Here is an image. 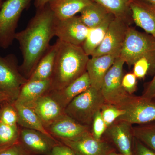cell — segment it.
Returning <instances> with one entry per match:
<instances>
[{
	"instance_id": "5b68a950",
	"label": "cell",
	"mask_w": 155,
	"mask_h": 155,
	"mask_svg": "<svg viewBox=\"0 0 155 155\" xmlns=\"http://www.w3.org/2000/svg\"><path fill=\"white\" fill-rule=\"evenodd\" d=\"M32 0H5L0 8V47L7 49L15 39L16 29L22 12Z\"/></svg>"
},
{
	"instance_id": "7bdbcfd3",
	"label": "cell",
	"mask_w": 155,
	"mask_h": 155,
	"mask_svg": "<svg viewBox=\"0 0 155 155\" xmlns=\"http://www.w3.org/2000/svg\"><path fill=\"white\" fill-rule=\"evenodd\" d=\"M155 101V99H154Z\"/></svg>"
},
{
	"instance_id": "ba28073f",
	"label": "cell",
	"mask_w": 155,
	"mask_h": 155,
	"mask_svg": "<svg viewBox=\"0 0 155 155\" xmlns=\"http://www.w3.org/2000/svg\"><path fill=\"white\" fill-rule=\"evenodd\" d=\"M120 109L125 111V114L116 121H124L132 125L155 122L154 100L132 95Z\"/></svg>"
},
{
	"instance_id": "1f68e13d",
	"label": "cell",
	"mask_w": 155,
	"mask_h": 155,
	"mask_svg": "<svg viewBox=\"0 0 155 155\" xmlns=\"http://www.w3.org/2000/svg\"><path fill=\"white\" fill-rule=\"evenodd\" d=\"M137 78L132 73H128L124 75L122 78V87L128 94L132 95L136 90Z\"/></svg>"
},
{
	"instance_id": "d6a6232c",
	"label": "cell",
	"mask_w": 155,
	"mask_h": 155,
	"mask_svg": "<svg viewBox=\"0 0 155 155\" xmlns=\"http://www.w3.org/2000/svg\"><path fill=\"white\" fill-rule=\"evenodd\" d=\"M132 155H155V152L134 137Z\"/></svg>"
},
{
	"instance_id": "9c48e42d",
	"label": "cell",
	"mask_w": 155,
	"mask_h": 155,
	"mask_svg": "<svg viewBox=\"0 0 155 155\" xmlns=\"http://www.w3.org/2000/svg\"><path fill=\"white\" fill-rule=\"evenodd\" d=\"M130 22L125 19L115 17L110 23L101 44L91 55V57H98L115 53L120 54L130 26Z\"/></svg>"
},
{
	"instance_id": "d6986e66",
	"label": "cell",
	"mask_w": 155,
	"mask_h": 155,
	"mask_svg": "<svg viewBox=\"0 0 155 155\" xmlns=\"http://www.w3.org/2000/svg\"><path fill=\"white\" fill-rule=\"evenodd\" d=\"M91 87L87 72L66 87L60 90L51 91L50 94L64 109L73 99Z\"/></svg>"
},
{
	"instance_id": "e575fe53",
	"label": "cell",
	"mask_w": 155,
	"mask_h": 155,
	"mask_svg": "<svg viewBox=\"0 0 155 155\" xmlns=\"http://www.w3.org/2000/svg\"><path fill=\"white\" fill-rule=\"evenodd\" d=\"M49 155H76L68 146L59 141V143L53 147Z\"/></svg>"
},
{
	"instance_id": "44dd1931",
	"label": "cell",
	"mask_w": 155,
	"mask_h": 155,
	"mask_svg": "<svg viewBox=\"0 0 155 155\" xmlns=\"http://www.w3.org/2000/svg\"><path fill=\"white\" fill-rule=\"evenodd\" d=\"M57 51V43L51 45L28 78L29 81L51 79L54 70Z\"/></svg>"
},
{
	"instance_id": "8d00e7d4",
	"label": "cell",
	"mask_w": 155,
	"mask_h": 155,
	"mask_svg": "<svg viewBox=\"0 0 155 155\" xmlns=\"http://www.w3.org/2000/svg\"><path fill=\"white\" fill-rule=\"evenodd\" d=\"M51 0H35V6L37 9L41 8L48 5Z\"/></svg>"
},
{
	"instance_id": "cb8c5ba5",
	"label": "cell",
	"mask_w": 155,
	"mask_h": 155,
	"mask_svg": "<svg viewBox=\"0 0 155 155\" xmlns=\"http://www.w3.org/2000/svg\"><path fill=\"white\" fill-rule=\"evenodd\" d=\"M14 104L18 113V125L24 128L38 130L52 136L46 130L40 119L32 108Z\"/></svg>"
},
{
	"instance_id": "7402d4cb",
	"label": "cell",
	"mask_w": 155,
	"mask_h": 155,
	"mask_svg": "<svg viewBox=\"0 0 155 155\" xmlns=\"http://www.w3.org/2000/svg\"><path fill=\"white\" fill-rule=\"evenodd\" d=\"M114 18V15L111 14L98 26L90 29L86 39L81 45V47L87 55L91 56L101 44L109 25Z\"/></svg>"
},
{
	"instance_id": "9a60e30c",
	"label": "cell",
	"mask_w": 155,
	"mask_h": 155,
	"mask_svg": "<svg viewBox=\"0 0 155 155\" xmlns=\"http://www.w3.org/2000/svg\"><path fill=\"white\" fill-rule=\"evenodd\" d=\"M119 56L120 53H115L91 57L89 59L87 64L86 72L89 77L91 87L101 90L106 73Z\"/></svg>"
},
{
	"instance_id": "83f0119b",
	"label": "cell",
	"mask_w": 155,
	"mask_h": 155,
	"mask_svg": "<svg viewBox=\"0 0 155 155\" xmlns=\"http://www.w3.org/2000/svg\"><path fill=\"white\" fill-rule=\"evenodd\" d=\"M18 119L14 103L6 101L0 104V121L11 126H18Z\"/></svg>"
},
{
	"instance_id": "ab89813d",
	"label": "cell",
	"mask_w": 155,
	"mask_h": 155,
	"mask_svg": "<svg viewBox=\"0 0 155 155\" xmlns=\"http://www.w3.org/2000/svg\"><path fill=\"white\" fill-rule=\"evenodd\" d=\"M108 155H122V154L120 153H117L116 152L114 151L113 152L111 153H110Z\"/></svg>"
},
{
	"instance_id": "603a6c76",
	"label": "cell",
	"mask_w": 155,
	"mask_h": 155,
	"mask_svg": "<svg viewBox=\"0 0 155 155\" xmlns=\"http://www.w3.org/2000/svg\"><path fill=\"white\" fill-rule=\"evenodd\" d=\"M81 19L87 28H95L113 14L98 3L93 2L80 12Z\"/></svg>"
},
{
	"instance_id": "b9f144b4",
	"label": "cell",
	"mask_w": 155,
	"mask_h": 155,
	"mask_svg": "<svg viewBox=\"0 0 155 155\" xmlns=\"http://www.w3.org/2000/svg\"><path fill=\"white\" fill-rule=\"evenodd\" d=\"M2 1H3V2H4V1H5V0H2Z\"/></svg>"
},
{
	"instance_id": "ac0fdd59",
	"label": "cell",
	"mask_w": 155,
	"mask_h": 155,
	"mask_svg": "<svg viewBox=\"0 0 155 155\" xmlns=\"http://www.w3.org/2000/svg\"><path fill=\"white\" fill-rule=\"evenodd\" d=\"M51 90V79L27 81L22 85L15 104L31 107L38 99Z\"/></svg>"
},
{
	"instance_id": "e0dca14e",
	"label": "cell",
	"mask_w": 155,
	"mask_h": 155,
	"mask_svg": "<svg viewBox=\"0 0 155 155\" xmlns=\"http://www.w3.org/2000/svg\"><path fill=\"white\" fill-rule=\"evenodd\" d=\"M31 108L36 113L45 129L65 114L64 109L49 92L38 99Z\"/></svg>"
},
{
	"instance_id": "7a4b0ae2",
	"label": "cell",
	"mask_w": 155,
	"mask_h": 155,
	"mask_svg": "<svg viewBox=\"0 0 155 155\" xmlns=\"http://www.w3.org/2000/svg\"><path fill=\"white\" fill-rule=\"evenodd\" d=\"M51 91L60 90L86 72L89 58L81 47L58 39Z\"/></svg>"
},
{
	"instance_id": "836d02e7",
	"label": "cell",
	"mask_w": 155,
	"mask_h": 155,
	"mask_svg": "<svg viewBox=\"0 0 155 155\" xmlns=\"http://www.w3.org/2000/svg\"><path fill=\"white\" fill-rule=\"evenodd\" d=\"M0 155H32L18 142L11 146L0 149Z\"/></svg>"
},
{
	"instance_id": "d590c367",
	"label": "cell",
	"mask_w": 155,
	"mask_h": 155,
	"mask_svg": "<svg viewBox=\"0 0 155 155\" xmlns=\"http://www.w3.org/2000/svg\"><path fill=\"white\" fill-rule=\"evenodd\" d=\"M141 96L148 99H155V72L152 80L148 84Z\"/></svg>"
},
{
	"instance_id": "8fae6325",
	"label": "cell",
	"mask_w": 155,
	"mask_h": 155,
	"mask_svg": "<svg viewBox=\"0 0 155 155\" xmlns=\"http://www.w3.org/2000/svg\"><path fill=\"white\" fill-rule=\"evenodd\" d=\"M19 142L32 155H49L53 147L59 141L40 131L21 127Z\"/></svg>"
},
{
	"instance_id": "ffe728a7",
	"label": "cell",
	"mask_w": 155,
	"mask_h": 155,
	"mask_svg": "<svg viewBox=\"0 0 155 155\" xmlns=\"http://www.w3.org/2000/svg\"><path fill=\"white\" fill-rule=\"evenodd\" d=\"M93 2V0H51L48 5L56 18L62 20L75 16Z\"/></svg>"
},
{
	"instance_id": "30bf717a",
	"label": "cell",
	"mask_w": 155,
	"mask_h": 155,
	"mask_svg": "<svg viewBox=\"0 0 155 155\" xmlns=\"http://www.w3.org/2000/svg\"><path fill=\"white\" fill-rule=\"evenodd\" d=\"M89 30L81 21L80 16L62 20L56 18L54 35L61 41L81 46Z\"/></svg>"
},
{
	"instance_id": "4316f807",
	"label": "cell",
	"mask_w": 155,
	"mask_h": 155,
	"mask_svg": "<svg viewBox=\"0 0 155 155\" xmlns=\"http://www.w3.org/2000/svg\"><path fill=\"white\" fill-rule=\"evenodd\" d=\"M18 126H11L0 121V149L19 142V128Z\"/></svg>"
},
{
	"instance_id": "4dcf8cb0",
	"label": "cell",
	"mask_w": 155,
	"mask_h": 155,
	"mask_svg": "<svg viewBox=\"0 0 155 155\" xmlns=\"http://www.w3.org/2000/svg\"><path fill=\"white\" fill-rule=\"evenodd\" d=\"M107 127L101 114V110L98 111L95 114L91 128L92 135L96 139L100 140L102 138L103 136L105 133Z\"/></svg>"
},
{
	"instance_id": "2e32d148",
	"label": "cell",
	"mask_w": 155,
	"mask_h": 155,
	"mask_svg": "<svg viewBox=\"0 0 155 155\" xmlns=\"http://www.w3.org/2000/svg\"><path fill=\"white\" fill-rule=\"evenodd\" d=\"M130 8L136 25L155 39V6L143 0H133Z\"/></svg>"
},
{
	"instance_id": "74e56055",
	"label": "cell",
	"mask_w": 155,
	"mask_h": 155,
	"mask_svg": "<svg viewBox=\"0 0 155 155\" xmlns=\"http://www.w3.org/2000/svg\"><path fill=\"white\" fill-rule=\"evenodd\" d=\"M6 101H9L8 99L4 94L0 91V104Z\"/></svg>"
},
{
	"instance_id": "6da1fadb",
	"label": "cell",
	"mask_w": 155,
	"mask_h": 155,
	"mask_svg": "<svg viewBox=\"0 0 155 155\" xmlns=\"http://www.w3.org/2000/svg\"><path fill=\"white\" fill-rule=\"evenodd\" d=\"M56 18L47 5L37 9L36 14L24 30L17 32L15 39L19 42L23 61L19 69L28 79L38 64L50 47L54 35Z\"/></svg>"
},
{
	"instance_id": "7c38bea8",
	"label": "cell",
	"mask_w": 155,
	"mask_h": 155,
	"mask_svg": "<svg viewBox=\"0 0 155 155\" xmlns=\"http://www.w3.org/2000/svg\"><path fill=\"white\" fill-rule=\"evenodd\" d=\"M72 149L76 155H108L115 150L105 140L96 139L91 131L73 140H60Z\"/></svg>"
},
{
	"instance_id": "f546056e",
	"label": "cell",
	"mask_w": 155,
	"mask_h": 155,
	"mask_svg": "<svg viewBox=\"0 0 155 155\" xmlns=\"http://www.w3.org/2000/svg\"><path fill=\"white\" fill-rule=\"evenodd\" d=\"M133 67V73L139 79L144 78L148 73L155 72V63L145 57L137 60Z\"/></svg>"
},
{
	"instance_id": "3957f363",
	"label": "cell",
	"mask_w": 155,
	"mask_h": 155,
	"mask_svg": "<svg viewBox=\"0 0 155 155\" xmlns=\"http://www.w3.org/2000/svg\"><path fill=\"white\" fill-rule=\"evenodd\" d=\"M105 103L101 90L91 87L78 95L64 109V113L81 125L91 128L95 114Z\"/></svg>"
},
{
	"instance_id": "52a82bcc",
	"label": "cell",
	"mask_w": 155,
	"mask_h": 155,
	"mask_svg": "<svg viewBox=\"0 0 155 155\" xmlns=\"http://www.w3.org/2000/svg\"><path fill=\"white\" fill-rule=\"evenodd\" d=\"M28 81L20 72L16 56L10 54L0 56V91L14 103L21 87Z\"/></svg>"
},
{
	"instance_id": "4fadbf2b",
	"label": "cell",
	"mask_w": 155,
	"mask_h": 155,
	"mask_svg": "<svg viewBox=\"0 0 155 155\" xmlns=\"http://www.w3.org/2000/svg\"><path fill=\"white\" fill-rule=\"evenodd\" d=\"M57 140H73L91 131V127L81 125L64 114L46 128Z\"/></svg>"
},
{
	"instance_id": "f1b7e54d",
	"label": "cell",
	"mask_w": 155,
	"mask_h": 155,
	"mask_svg": "<svg viewBox=\"0 0 155 155\" xmlns=\"http://www.w3.org/2000/svg\"><path fill=\"white\" fill-rule=\"evenodd\" d=\"M101 112L107 128L125 114V111L117 106L105 103L102 107Z\"/></svg>"
},
{
	"instance_id": "5bb4252c",
	"label": "cell",
	"mask_w": 155,
	"mask_h": 155,
	"mask_svg": "<svg viewBox=\"0 0 155 155\" xmlns=\"http://www.w3.org/2000/svg\"><path fill=\"white\" fill-rule=\"evenodd\" d=\"M104 134L122 155H132L134 136L132 125L116 121L107 128Z\"/></svg>"
},
{
	"instance_id": "f35d334b",
	"label": "cell",
	"mask_w": 155,
	"mask_h": 155,
	"mask_svg": "<svg viewBox=\"0 0 155 155\" xmlns=\"http://www.w3.org/2000/svg\"><path fill=\"white\" fill-rule=\"evenodd\" d=\"M143 1L155 6V0H143Z\"/></svg>"
},
{
	"instance_id": "d4e9b609",
	"label": "cell",
	"mask_w": 155,
	"mask_h": 155,
	"mask_svg": "<svg viewBox=\"0 0 155 155\" xmlns=\"http://www.w3.org/2000/svg\"><path fill=\"white\" fill-rule=\"evenodd\" d=\"M105 8L116 18L125 19L130 22V6L133 0H93Z\"/></svg>"
},
{
	"instance_id": "277c9868",
	"label": "cell",
	"mask_w": 155,
	"mask_h": 155,
	"mask_svg": "<svg viewBox=\"0 0 155 155\" xmlns=\"http://www.w3.org/2000/svg\"><path fill=\"white\" fill-rule=\"evenodd\" d=\"M119 57L129 67L144 57L155 63V38L129 26Z\"/></svg>"
},
{
	"instance_id": "484cf974",
	"label": "cell",
	"mask_w": 155,
	"mask_h": 155,
	"mask_svg": "<svg viewBox=\"0 0 155 155\" xmlns=\"http://www.w3.org/2000/svg\"><path fill=\"white\" fill-rule=\"evenodd\" d=\"M134 137L155 152V122L132 127Z\"/></svg>"
},
{
	"instance_id": "8992f818",
	"label": "cell",
	"mask_w": 155,
	"mask_h": 155,
	"mask_svg": "<svg viewBox=\"0 0 155 155\" xmlns=\"http://www.w3.org/2000/svg\"><path fill=\"white\" fill-rule=\"evenodd\" d=\"M125 61L118 57L104 78L101 87L105 103L121 108L132 95L128 94L122 87V81L124 75L123 67Z\"/></svg>"
},
{
	"instance_id": "60d3db41",
	"label": "cell",
	"mask_w": 155,
	"mask_h": 155,
	"mask_svg": "<svg viewBox=\"0 0 155 155\" xmlns=\"http://www.w3.org/2000/svg\"><path fill=\"white\" fill-rule=\"evenodd\" d=\"M3 2V1H2V0H0V8H1V6H2Z\"/></svg>"
}]
</instances>
